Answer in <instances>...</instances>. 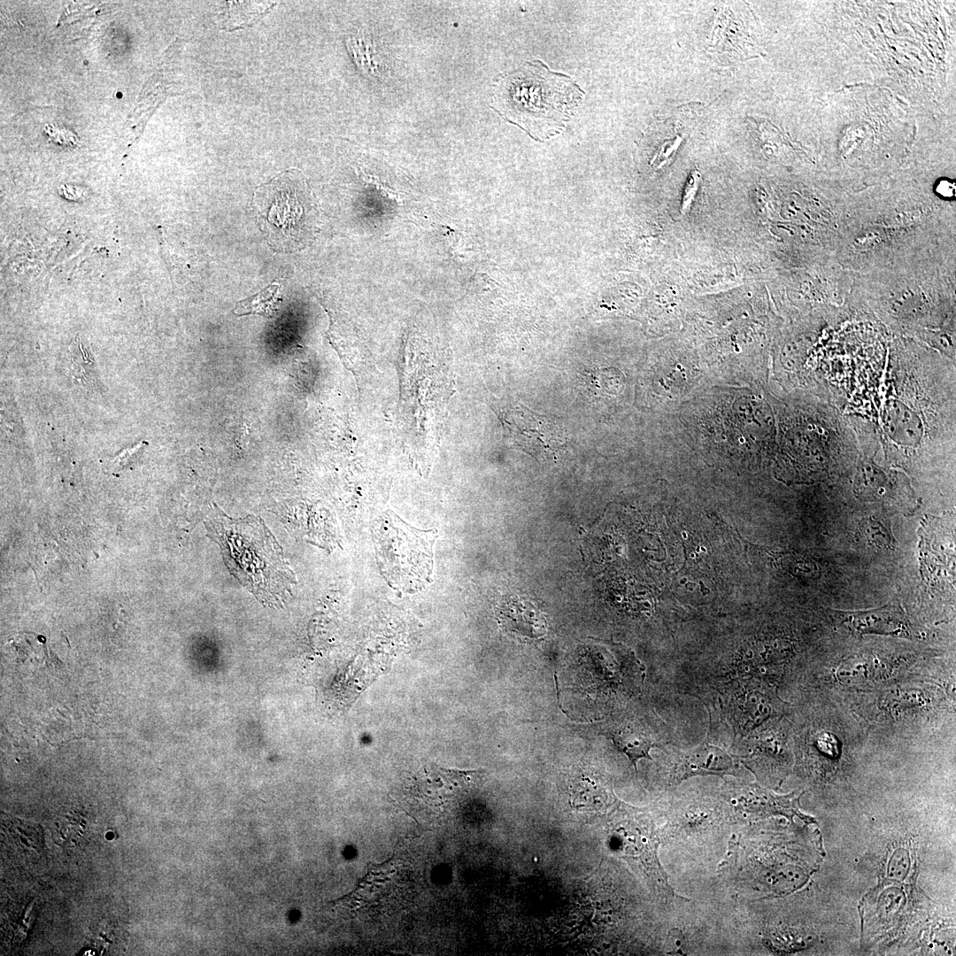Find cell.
Listing matches in <instances>:
<instances>
[{"label":"cell","mask_w":956,"mask_h":956,"mask_svg":"<svg viewBox=\"0 0 956 956\" xmlns=\"http://www.w3.org/2000/svg\"><path fill=\"white\" fill-rule=\"evenodd\" d=\"M584 91L568 75L551 71L541 60L527 62L497 81L496 111L530 138L544 142L559 134Z\"/></svg>","instance_id":"2"},{"label":"cell","mask_w":956,"mask_h":956,"mask_svg":"<svg viewBox=\"0 0 956 956\" xmlns=\"http://www.w3.org/2000/svg\"><path fill=\"white\" fill-rule=\"evenodd\" d=\"M498 416L516 447L538 462L556 461L566 449L567 441L560 428L521 402L502 409Z\"/></svg>","instance_id":"5"},{"label":"cell","mask_w":956,"mask_h":956,"mask_svg":"<svg viewBox=\"0 0 956 956\" xmlns=\"http://www.w3.org/2000/svg\"><path fill=\"white\" fill-rule=\"evenodd\" d=\"M859 535L869 545L879 549H890L894 547L895 541L889 525L883 520L867 518L863 520L859 526Z\"/></svg>","instance_id":"16"},{"label":"cell","mask_w":956,"mask_h":956,"mask_svg":"<svg viewBox=\"0 0 956 956\" xmlns=\"http://www.w3.org/2000/svg\"><path fill=\"white\" fill-rule=\"evenodd\" d=\"M737 756L723 749L703 743L686 752L678 753L669 765L667 783L675 785L697 775H736L739 767Z\"/></svg>","instance_id":"8"},{"label":"cell","mask_w":956,"mask_h":956,"mask_svg":"<svg viewBox=\"0 0 956 956\" xmlns=\"http://www.w3.org/2000/svg\"><path fill=\"white\" fill-rule=\"evenodd\" d=\"M828 613L840 626L859 636L880 634L910 638L913 632L904 610L896 605L853 612L829 609Z\"/></svg>","instance_id":"10"},{"label":"cell","mask_w":956,"mask_h":956,"mask_svg":"<svg viewBox=\"0 0 956 956\" xmlns=\"http://www.w3.org/2000/svg\"><path fill=\"white\" fill-rule=\"evenodd\" d=\"M497 621L508 634L523 641H538L547 633L544 613L532 603L516 596L502 598L496 606Z\"/></svg>","instance_id":"12"},{"label":"cell","mask_w":956,"mask_h":956,"mask_svg":"<svg viewBox=\"0 0 956 956\" xmlns=\"http://www.w3.org/2000/svg\"><path fill=\"white\" fill-rule=\"evenodd\" d=\"M744 26L740 12L731 6L723 7L716 14L709 50L727 61H739L745 58Z\"/></svg>","instance_id":"13"},{"label":"cell","mask_w":956,"mask_h":956,"mask_svg":"<svg viewBox=\"0 0 956 956\" xmlns=\"http://www.w3.org/2000/svg\"><path fill=\"white\" fill-rule=\"evenodd\" d=\"M610 842L613 849L621 856L643 860V863L649 868L651 878L666 900L683 898L675 893L659 863L657 855L659 844L654 835H650L633 821H623L612 829Z\"/></svg>","instance_id":"7"},{"label":"cell","mask_w":956,"mask_h":956,"mask_svg":"<svg viewBox=\"0 0 956 956\" xmlns=\"http://www.w3.org/2000/svg\"><path fill=\"white\" fill-rule=\"evenodd\" d=\"M305 183L297 171H286L255 191L253 202L258 216L268 223L267 228L275 230L274 236H297L305 216L304 200L308 199Z\"/></svg>","instance_id":"4"},{"label":"cell","mask_w":956,"mask_h":956,"mask_svg":"<svg viewBox=\"0 0 956 956\" xmlns=\"http://www.w3.org/2000/svg\"><path fill=\"white\" fill-rule=\"evenodd\" d=\"M700 181V173L694 170L687 180L682 199L681 212L685 213L689 211L691 202L696 195Z\"/></svg>","instance_id":"17"},{"label":"cell","mask_w":956,"mask_h":956,"mask_svg":"<svg viewBox=\"0 0 956 956\" xmlns=\"http://www.w3.org/2000/svg\"><path fill=\"white\" fill-rule=\"evenodd\" d=\"M611 740L619 751L624 753L636 772L640 759L653 760L651 750L657 746L651 736L636 724H621L611 732Z\"/></svg>","instance_id":"14"},{"label":"cell","mask_w":956,"mask_h":956,"mask_svg":"<svg viewBox=\"0 0 956 956\" xmlns=\"http://www.w3.org/2000/svg\"><path fill=\"white\" fill-rule=\"evenodd\" d=\"M725 798L736 816L740 813H781L806 819L798 810L799 797L777 796L756 784L733 785Z\"/></svg>","instance_id":"11"},{"label":"cell","mask_w":956,"mask_h":956,"mask_svg":"<svg viewBox=\"0 0 956 956\" xmlns=\"http://www.w3.org/2000/svg\"><path fill=\"white\" fill-rule=\"evenodd\" d=\"M280 286L272 283L257 294L236 303L233 312L238 316L262 315L273 317L281 300Z\"/></svg>","instance_id":"15"},{"label":"cell","mask_w":956,"mask_h":956,"mask_svg":"<svg viewBox=\"0 0 956 956\" xmlns=\"http://www.w3.org/2000/svg\"><path fill=\"white\" fill-rule=\"evenodd\" d=\"M206 527L230 573L261 604L281 607L296 576L263 520L254 515L233 519L216 506Z\"/></svg>","instance_id":"1"},{"label":"cell","mask_w":956,"mask_h":956,"mask_svg":"<svg viewBox=\"0 0 956 956\" xmlns=\"http://www.w3.org/2000/svg\"><path fill=\"white\" fill-rule=\"evenodd\" d=\"M373 535L380 571L390 587L412 592L430 582L436 529H416L387 511L374 521Z\"/></svg>","instance_id":"3"},{"label":"cell","mask_w":956,"mask_h":956,"mask_svg":"<svg viewBox=\"0 0 956 956\" xmlns=\"http://www.w3.org/2000/svg\"><path fill=\"white\" fill-rule=\"evenodd\" d=\"M783 728L770 725L752 734L746 742L747 752L737 756L740 763L757 779L772 787L780 786L790 768V752Z\"/></svg>","instance_id":"6"},{"label":"cell","mask_w":956,"mask_h":956,"mask_svg":"<svg viewBox=\"0 0 956 956\" xmlns=\"http://www.w3.org/2000/svg\"><path fill=\"white\" fill-rule=\"evenodd\" d=\"M954 191V185L948 181H943L939 185V192L943 195L949 196Z\"/></svg>","instance_id":"18"},{"label":"cell","mask_w":956,"mask_h":956,"mask_svg":"<svg viewBox=\"0 0 956 956\" xmlns=\"http://www.w3.org/2000/svg\"><path fill=\"white\" fill-rule=\"evenodd\" d=\"M726 709L735 731L746 736L774 713L770 695L752 682L736 681L725 693Z\"/></svg>","instance_id":"9"}]
</instances>
